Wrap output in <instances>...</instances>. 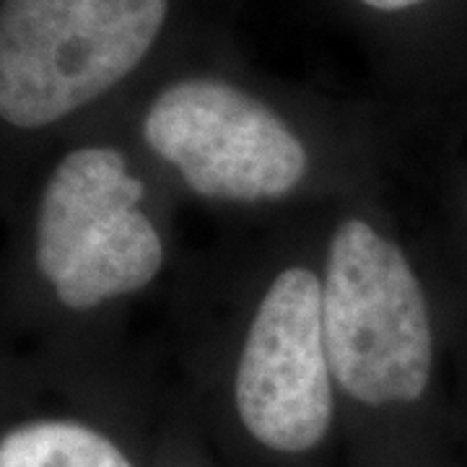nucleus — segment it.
Here are the masks:
<instances>
[{
  "label": "nucleus",
  "mask_w": 467,
  "mask_h": 467,
  "mask_svg": "<svg viewBox=\"0 0 467 467\" xmlns=\"http://www.w3.org/2000/svg\"><path fill=\"white\" fill-rule=\"evenodd\" d=\"M169 0H0V119L36 130L73 115L149 55Z\"/></svg>",
  "instance_id": "nucleus-1"
},
{
  "label": "nucleus",
  "mask_w": 467,
  "mask_h": 467,
  "mask_svg": "<svg viewBox=\"0 0 467 467\" xmlns=\"http://www.w3.org/2000/svg\"><path fill=\"white\" fill-rule=\"evenodd\" d=\"M322 333L337 384L367 405L416 402L431 379L434 337L410 263L361 218L330 239Z\"/></svg>",
  "instance_id": "nucleus-2"
},
{
  "label": "nucleus",
  "mask_w": 467,
  "mask_h": 467,
  "mask_svg": "<svg viewBox=\"0 0 467 467\" xmlns=\"http://www.w3.org/2000/svg\"><path fill=\"white\" fill-rule=\"evenodd\" d=\"M143 195L146 187L117 149H76L52 169L36 213L34 260L67 309H94L159 275L164 242L140 211Z\"/></svg>",
  "instance_id": "nucleus-3"
},
{
  "label": "nucleus",
  "mask_w": 467,
  "mask_h": 467,
  "mask_svg": "<svg viewBox=\"0 0 467 467\" xmlns=\"http://www.w3.org/2000/svg\"><path fill=\"white\" fill-rule=\"evenodd\" d=\"M149 149L201 198L278 201L304 180L309 156L267 104L216 78L164 88L143 119Z\"/></svg>",
  "instance_id": "nucleus-4"
},
{
  "label": "nucleus",
  "mask_w": 467,
  "mask_h": 467,
  "mask_svg": "<svg viewBox=\"0 0 467 467\" xmlns=\"http://www.w3.org/2000/svg\"><path fill=\"white\" fill-rule=\"evenodd\" d=\"M333 368L322 333V281L285 267L270 284L244 337L234 398L267 450H315L333 420Z\"/></svg>",
  "instance_id": "nucleus-5"
},
{
  "label": "nucleus",
  "mask_w": 467,
  "mask_h": 467,
  "mask_svg": "<svg viewBox=\"0 0 467 467\" xmlns=\"http://www.w3.org/2000/svg\"><path fill=\"white\" fill-rule=\"evenodd\" d=\"M0 467H133L115 444L73 420H32L0 439Z\"/></svg>",
  "instance_id": "nucleus-6"
},
{
  "label": "nucleus",
  "mask_w": 467,
  "mask_h": 467,
  "mask_svg": "<svg viewBox=\"0 0 467 467\" xmlns=\"http://www.w3.org/2000/svg\"><path fill=\"white\" fill-rule=\"evenodd\" d=\"M368 8H377V11H405L410 5H418L423 0H361Z\"/></svg>",
  "instance_id": "nucleus-7"
}]
</instances>
